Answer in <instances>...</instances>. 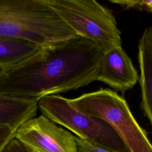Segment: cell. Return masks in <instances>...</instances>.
Listing matches in <instances>:
<instances>
[{
    "label": "cell",
    "instance_id": "obj_1",
    "mask_svg": "<svg viewBox=\"0 0 152 152\" xmlns=\"http://www.w3.org/2000/svg\"><path fill=\"white\" fill-rule=\"evenodd\" d=\"M104 52L81 36L36 53L0 72V94L40 98L76 90L96 81Z\"/></svg>",
    "mask_w": 152,
    "mask_h": 152
},
{
    "label": "cell",
    "instance_id": "obj_2",
    "mask_svg": "<svg viewBox=\"0 0 152 152\" xmlns=\"http://www.w3.org/2000/svg\"><path fill=\"white\" fill-rule=\"evenodd\" d=\"M77 36L46 0H0V37L46 48Z\"/></svg>",
    "mask_w": 152,
    "mask_h": 152
},
{
    "label": "cell",
    "instance_id": "obj_3",
    "mask_svg": "<svg viewBox=\"0 0 152 152\" xmlns=\"http://www.w3.org/2000/svg\"><path fill=\"white\" fill-rule=\"evenodd\" d=\"M37 107L42 115L94 145L113 152H128L122 138L107 122L83 110L70 99L48 95L38 100Z\"/></svg>",
    "mask_w": 152,
    "mask_h": 152
},
{
    "label": "cell",
    "instance_id": "obj_4",
    "mask_svg": "<svg viewBox=\"0 0 152 152\" xmlns=\"http://www.w3.org/2000/svg\"><path fill=\"white\" fill-rule=\"evenodd\" d=\"M79 36L94 42L104 53L122 46L121 33L110 11L94 0H46Z\"/></svg>",
    "mask_w": 152,
    "mask_h": 152
},
{
    "label": "cell",
    "instance_id": "obj_5",
    "mask_svg": "<svg viewBox=\"0 0 152 152\" xmlns=\"http://www.w3.org/2000/svg\"><path fill=\"white\" fill-rule=\"evenodd\" d=\"M70 100L83 110L107 122L122 138L128 152H152L147 132L133 116L125 99L116 91L100 88Z\"/></svg>",
    "mask_w": 152,
    "mask_h": 152
},
{
    "label": "cell",
    "instance_id": "obj_6",
    "mask_svg": "<svg viewBox=\"0 0 152 152\" xmlns=\"http://www.w3.org/2000/svg\"><path fill=\"white\" fill-rule=\"evenodd\" d=\"M15 138L34 152H77L74 135L42 114L23 123Z\"/></svg>",
    "mask_w": 152,
    "mask_h": 152
},
{
    "label": "cell",
    "instance_id": "obj_7",
    "mask_svg": "<svg viewBox=\"0 0 152 152\" xmlns=\"http://www.w3.org/2000/svg\"><path fill=\"white\" fill-rule=\"evenodd\" d=\"M138 80L137 71L122 46L104 53L96 81L103 82L124 94L131 89Z\"/></svg>",
    "mask_w": 152,
    "mask_h": 152
},
{
    "label": "cell",
    "instance_id": "obj_8",
    "mask_svg": "<svg viewBox=\"0 0 152 152\" xmlns=\"http://www.w3.org/2000/svg\"><path fill=\"white\" fill-rule=\"evenodd\" d=\"M138 48L141 106L152 127V27L145 29L139 40Z\"/></svg>",
    "mask_w": 152,
    "mask_h": 152
},
{
    "label": "cell",
    "instance_id": "obj_9",
    "mask_svg": "<svg viewBox=\"0 0 152 152\" xmlns=\"http://www.w3.org/2000/svg\"><path fill=\"white\" fill-rule=\"evenodd\" d=\"M38 100L0 94V125L17 129L37 114Z\"/></svg>",
    "mask_w": 152,
    "mask_h": 152
},
{
    "label": "cell",
    "instance_id": "obj_10",
    "mask_svg": "<svg viewBox=\"0 0 152 152\" xmlns=\"http://www.w3.org/2000/svg\"><path fill=\"white\" fill-rule=\"evenodd\" d=\"M40 48L30 42L0 37V68L18 64L36 53Z\"/></svg>",
    "mask_w": 152,
    "mask_h": 152
},
{
    "label": "cell",
    "instance_id": "obj_11",
    "mask_svg": "<svg viewBox=\"0 0 152 152\" xmlns=\"http://www.w3.org/2000/svg\"><path fill=\"white\" fill-rule=\"evenodd\" d=\"M110 2L118 4L122 7L129 9L131 8H138L150 11L152 9V0L147 1H122V0H111Z\"/></svg>",
    "mask_w": 152,
    "mask_h": 152
},
{
    "label": "cell",
    "instance_id": "obj_12",
    "mask_svg": "<svg viewBox=\"0 0 152 152\" xmlns=\"http://www.w3.org/2000/svg\"><path fill=\"white\" fill-rule=\"evenodd\" d=\"M77 152H113L109 150L94 145L74 135Z\"/></svg>",
    "mask_w": 152,
    "mask_h": 152
},
{
    "label": "cell",
    "instance_id": "obj_13",
    "mask_svg": "<svg viewBox=\"0 0 152 152\" xmlns=\"http://www.w3.org/2000/svg\"><path fill=\"white\" fill-rule=\"evenodd\" d=\"M0 152H34L20 140L12 138L5 145Z\"/></svg>",
    "mask_w": 152,
    "mask_h": 152
},
{
    "label": "cell",
    "instance_id": "obj_14",
    "mask_svg": "<svg viewBox=\"0 0 152 152\" xmlns=\"http://www.w3.org/2000/svg\"><path fill=\"white\" fill-rule=\"evenodd\" d=\"M15 131L6 125H0V151L15 137Z\"/></svg>",
    "mask_w": 152,
    "mask_h": 152
},
{
    "label": "cell",
    "instance_id": "obj_15",
    "mask_svg": "<svg viewBox=\"0 0 152 152\" xmlns=\"http://www.w3.org/2000/svg\"><path fill=\"white\" fill-rule=\"evenodd\" d=\"M2 69H2V68H0V72H1V71H2Z\"/></svg>",
    "mask_w": 152,
    "mask_h": 152
},
{
    "label": "cell",
    "instance_id": "obj_16",
    "mask_svg": "<svg viewBox=\"0 0 152 152\" xmlns=\"http://www.w3.org/2000/svg\"><path fill=\"white\" fill-rule=\"evenodd\" d=\"M150 12H151V13H152V9H151V10H150Z\"/></svg>",
    "mask_w": 152,
    "mask_h": 152
}]
</instances>
